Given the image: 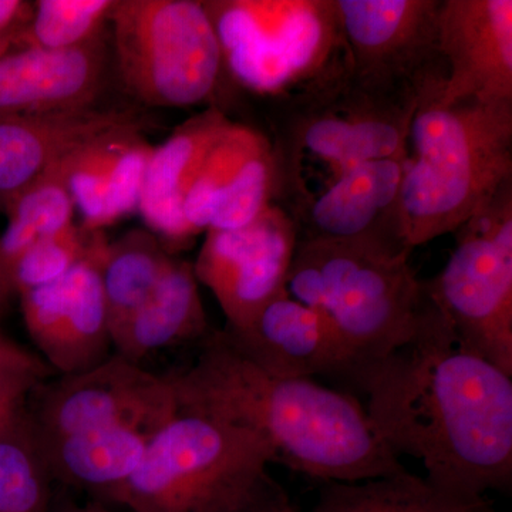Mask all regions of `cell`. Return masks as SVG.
<instances>
[{
	"instance_id": "obj_27",
	"label": "cell",
	"mask_w": 512,
	"mask_h": 512,
	"mask_svg": "<svg viewBox=\"0 0 512 512\" xmlns=\"http://www.w3.org/2000/svg\"><path fill=\"white\" fill-rule=\"evenodd\" d=\"M121 131L126 130L111 131L94 138L62 160L64 183L72 195L74 207L82 214V228L86 231L104 229V204L111 157Z\"/></svg>"
},
{
	"instance_id": "obj_20",
	"label": "cell",
	"mask_w": 512,
	"mask_h": 512,
	"mask_svg": "<svg viewBox=\"0 0 512 512\" xmlns=\"http://www.w3.org/2000/svg\"><path fill=\"white\" fill-rule=\"evenodd\" d=\"M170 420L123 421L57 437L33 434L55 485L110 504Z\"/></svg>"
},
{
	"instance_id": "obj_34",
	"label": "cell",
	"mask_w": 512,
	"mask_h": 512,
	"mask_svg": "<svg viewBox=\"0 0 512 512\" xmlns=\"http://www.w3.org/2000/svg\"><path fill=\"white\" fill-rule=\"evenodd\" d=\"M28 399H16L0 403V434L8 429L13 421L18 420L20 414L25 412Z\"/></svg>"
},
{
	"instance_id": "obj_21",
	"label": "cell",
	"mask_w": 512,
	"mask_h": 512,
	"mask_svg": "<svg viewBox=\"0 0 512 512\" xmlns=\"http://www.w3.org/2000/svg\"><path fill=\"white\" fill-rule=\"evenodd\" d=\"M232 119L218 107H208L180 124L153 148L148 161L138 212L147 229L174 242L191 239L183 217L187 191L211 147Z\"/></svg>"
},
{
	"instance_id": "obj_7",
	"label": "cell",
	"mask_w": 512,
	"mask_h": 512,
	"mask_svg": "<svg viewBox=\"0 0 512 512\" xmlns=\"http://www.w3.org/2000/svg\"><path fill=\"white\" fill-rule=\"evenodd\" d=\"M227 92L237 87L268 109L348 70L335 0H208Z\"/></svg>"
},
{
	"instance_id": "obj_26",
	"label": "cell",
	"mask_w": 512,
	"mask_h": 512,
	"mask_svg": "<svg viewBox=\"0 0 512 512\" xmlns=\"http://www.w3.org/2000/svg\"><path fill=\"white\" fill-rule=\"evenodd\" d=\"M117 0H37L16 47L66 50L86 45L109 32Z\"/></svg>"
},
{
	"instance_id": "obj_32",
	"label": "cell",
	"mask_w": 512,
	"mask_h": 512,
	"mask_svg": "<svg viewBox=\"0 0 512 512\" xmlns=\"http://www.w3.org/2000/svg\"><path fill=\"white\" fill-rule=\"evenodd\" d=\"M33 15V2L0 0V36L19 33Z\"/></svg>"
},
{
	"instance_id": "obj_5",
	"label": "cell",
	"mask_w": 512,
	"mask_h": 512,
	"mask_svg": "<svg viewBox=\"0 0 512 512\" xmlns=\"http://www.w3.org/2000/svg\"><path fill=\"white\" fill-rule=\"evenodd\" d=\"M410 255L373 239L298 241L286 292L328 318L355 369L412 342L434 311Z\"/></svg>"
},
{
	"instance_id": "obj_25",
	"label": "cell",
	"mask_w": 512,
	"mask_h": 512,
	"mask_svg": "<svg viewBox=\"0 0 512 512\" xmlns=\"http://www.w3.org/2000/svg\"><path fill=\"white\" fill-rule=\"evenodd\" d=\"M53 490L25 409L0 434V512H50Z\"/></svg>"
},
{
	"instance_id": "obj_15",
	"label": "cell",
	"mask_w": 512,
	"mask_h": 512,
	"mask_svg": "<svg viewBox=\"0 0 512 512\" xmlns=\"http://www.w3.org/2000/svg\"><path fill=\"white\" fill-rule=\"evenodd\" d=\"M444 103H512V0H441Z\"/></svg>"
},
{
	"instance_id": "obj_19",
	"label": "cell",
	"mask_w": 512,
	"mask_h": 512,
	"mask_svg": "<svg viewBox=\"0 0 512 512\" xmlns=\"http://www.w3.org/2000/svg\"><path fill=\"white\" fill-rule=\"evenodd\" d=\"M406 160L372 161L350 171L289 217L298 241L373 239L404 249L399 192Z\"/></svg>"
},
{
	"instance_id": "obj_35",
	"label": "cell",
	"mask_w": 512,
	"mask_h": 512,
	"mask_svg": "<svg viewBox=\"0 0 512 512\" xmlns=\"http://www.w3.org/2000/svg\"><path fill=\"white\" fill-rule=\"evenodd\" d=\"M261 512H295V510H293L288 495L284 494L281 495L278 500H275L274 503H271L268 505V507H265Z\"/></svg>"
},
{
	"instance_id": "obj_22",
	"label": "cell",
	"mask_w": 512,
	"mask_h": 512,
	"mask_svg": "<svg viewBox=\"0 0 512 512\" xmlns=\"http://www.w3.org/2000/svg\"><path fill=\"white\" fill-rule=\"evenodd\" d=\"M192 262L174 256L156 288L113 335L114 353L141 365L151 353L204 340L207 315Z\"/></svg>"
},
{
	"instance_id": "obj_18",
	"label": "cell",
	"mask_w": 512,
	"mask_h": 512,
	"mask_svg": "<svg viewBox=\"0 0 512 512\" xmlns=\"http://www.w3.org/2000/svg\"><path fill=\"white\" fill-rule=\"evenodd\" d=\"M146 131L140 111L93 106L46 114H0V205L53 165L111 131Z\"/></svg>"
},
{
	"instance_id": "obj_3",
	"label": "cell",
	"mask_w": 512,
	"mask_h": 512,
	"mask_svg": "<svg viewBox=\"0 0 512 512\" xmlns=\"http://www.w3.org/2000/svg\"><path fill=\"white\" fill-rule=\"evenodd\" d=\"M421 101L410 126L399 224L407 248L454 234L512 181V103Z\"/></svg>"
},
{
	"instance_id": "obj_31",
	"label": "cell",
	"mask_w": 512,
	"mask_h": 512,
	"mask_svg": "<svg viewBox=\"0 0 512 512\" xmlns=\"http://www.w3.org/2000/svg\"><path fill=\"white\" fill-rule=\"evenodd\" d=\"M55 375L32 350L8 339L0 346V403L28 399L39 384Z\"/></svg>"
},
{
	"instance_id": "obj_23",
	"label": "cell",
	"mask_w": 512,
	"mask_h": 512,
	"mask_svg": "<svg viewBox=\"0 0 512 512\" xmlns=\"http://www.w3.org/2000/svg\"><path fill=\"white\" fill-rule=\"evenodd\" d=\"M312 512H498L487 495L441 488L409 470L359 483H325Z\"/></svg>"
},
{
	"instance_id": "obj_10",
	"label": "cell",
	"mask_w": 512,
	"mask_h": 512,
	"mask_svg": "<svg viewBox=\"0 0 512 512\" xmlns=\"http://www.w3.org/2000/svg\"><path fill=\"white\" fill-rule=\"evenodd\" d=\"M335 5L353 83L417 104L443 92L441 0H335Z\"/></svg>"
},
{
	"instance_id": "obj_14",
	"label": "cell",
	"mask_w": 512,
	"mask_h": 512,
	"mask_svg": "<svg viewBox=\"0 0 512 512\" xmlns=\"http://www.w3.org/2000/svg\"><path fill=\"white\" fill-rule=\"evenodd\" d=\"M274 151L256 126L232 120L222 131L184 198L191 238L208 229H237L256 220L275 200Z\"/></svg>"
},
{
	"instance_id": "obj_12",
	"label": "cell",
	"mask_w": 512,
	"mask_h": 512,
	"mask_svg": "<svg viewBox=\"0 0 512 512\" xmlns=\"http://www.w3.org/2000/svg\"><path fill=\"white\" fill-rule=\"evenodd\" d=\"M296 244L292 218L275 204L245 227L205 231L194 274L217 299L227 328L247 325L286 291Z\"/></svg>"
},
{
	"instance_id": "obj_33",
	"label": "cell",
	"mask_w": 512,
	"mask_h": 512,
	"mask_svg": "<svg viewBox=\"0 0 512 512\" xmlns=\"http://www.w3.org/2000/svg\"><path fill=\"white\" fill-rule=\"evenodd\" d=\"M50 512H119L111 510L109 504L101 503V501L92 500L86 503H80L73 498L72 491L67 488L55 485L53 490L52 505Z\"/></svg>"
},
{
	"instance_id": "obj_30",
	"label": "cell",
	"mask_w": 512,
	"mask_h": 512,
	"mask_svg": "<svg viewBox=\"0 0 512 512\" xmlns=\"http://www.w3.org/2000/svg\"><path fill=\"white\" fill-rule=\"evenodd\" d=\"M143 133L126 130L117 137L107 181L104 228L134 214L140 207L144 177L154 148Z\"/></svg>"
},
{
	"instance_id": "obj_28",
	"label": "cell",
	"mask_w": 512,
	"mask_h": 512,
	"mask_svg": "<svg viewBox=\"0 0 512 512\" xmlns=\"http://www.w3.org/2000/svg\"><path fill=\"white\" fill-rule=\"evenodd\" d=\"M8 220L35 231L39 238L57 234L74 224L72 195L64 183L62 161L0 205Z\"/></svg>"
},
{
	"instance_id": "obj_2",
	"label": "cell",
	"mask_w": 512,
	"mask_h": 512,
	"mask_svg": "<svg viewBox=\"0 0 512 512\" xmlns=\"http://www.w3.org/2000/svg\"><path fill=\"white\" fill-rule=\"evenodd\" d=\"M178 412L255 431L278 463L325 483H359L407 468L373 429L365 407L312 379L268 375L212 330L197 360L167 375Z\"/></svg>"
},
{
	"instance_id": "obj_4",
	"label": "cell",
	"mask_w": 512,
	"mask_h": 512,
	"mask_svg": "<svg viewBox=\"0 0 512 512\" xmlns=\"http://www.w3.org/2000/svg\"><path fill=\"white\" fill-rule=\"evenodd\" d=\"M419 104L350 80L348 70L268 110L274 151V204L291 215L350 171L377 160H406Z\"/></svg>"
},
{
	"instance_id": "obj_11",
	"label": "cell",
	"mask_w": 512,
	"mask_h": 512,
	"mask_svg": "<svg viewBox=\"0 0 512 512\" xmlns=\"http://www.w3.org/2000/svg\"><path fill=\"white\" fill-rule=\"evenodd\" d=\"M26 413L36 436L57 437L123 421L170 420L178 406L167 376L113 353L83 372L49 377L30 394Z\"/></svg>"
},
{
	"instance_id": "obj_9",
	"label": "cell",
	"mask_w": 512,
	"mask_h": 512,
	"mask_svg": "<svg viewBox=\"0 0 512 512\" xmlns=\"http://www.w3.org/2000/svg\"><path fill=\"white\" fill-rule=\"evenodd\" d=\"M454 234L453 254L424 289L458 349L512 376V181Z\"/></svg>"
},
{
	"instance_id": "obj_24",
	"label": "cell",
	"mask_w": 512,
	"mask_h": 512,
	"mask_svg": "<svg viewBox=\"0 0 512 512\" xmlns=\"http://www.w3.org/2000/svg\"><path fill=\"white\" fill-rule=\"evenodd\" d=\"M174 255L150 229L136 228L109 242L101 262V285L111 338L146 301Z\"/></svg>"
},
{
	"instance_id": "obj_29",
	"label": "cell",
	"mask_w": 512,
	"mask_h": 512,
	"mask_svg": "<svg viewBox=\"0 0 512 512\" xmlns=\"http://www.w3.org/2000/svg\"><path fill=\"white\" fill-rule=\"evenodd\" d=\"M92 234L82 225L73 224L57 234L37 239L13 271V296L19 298L22 293L63 278L86 255Z\"/></svg>"
},
{
	"instance_id": "obj_13",
	"label": "cell",
	"mask_w": 512,
	"mask_h": 512,
	"mask_svg": "<svg viewBox=\"0 0 512 512\" xmlns=\"http://www.w3.org/2000/svg\"><path fill=\"white\" fill-rule=\"evenodd\" d=\"M107 241L94 231L82 261L63 278L19 296L33 345L55 375H72L113 355V338L101 285Z\"/></svg>"
},
{
	"instance_id": "obj_1",
	"label": "cell",
	"mask_w": 512,
	"mask_h": 512,
	"mask_svg": "<svg viewBox=\"0 0 512 512\" xmlns=\"http://www.w3.org/2000/svg\"><path fill=\"white\" fill-rule=\"evenodd\" d=\"M348 380L377 436L420 460L431 483L464 495L510 490L512 376L458 349L436 308L412 342Z\"/></svg>"
},
{
	"instance_id": "obj_16",
	"label": "cell",
	"mask_w": 512,
	"mask_h": 512,
	"mask_svg": "<svg viewBox=\"0 0 512 512\" xmlns=\"http://www.w3.org/2000/svg\"><path fill=\"white\" fill-rule=\"evenodd\" d=\"M221 333L232 348L268 375L348 379L353 369L352 356L328 318L286 291L266 303L247 325L225 326Z\"/></svg>"
},
{
	"instance_id": "obj_36",
	"label": "cell",
	"mask_w": 512,
	"mask_h": 512,
	"mask_svg": "<svg viewBox=\"0 0 512 512\" xmlns=\"http://www.w3.org/2000/svg\"><path fill=\"white\" fill-rule=\"evenodd\" d=\"M19 33H12V35L0 36V56L3 53L9 52L12 47H16V42H18Z\"/></svg>"
},
{
	"instance_id": "obj_8",
	"label": "cell",
	"mask_w": 512,
	"mask_h": 512,
	"mask_svg": "<svg viewBox=\"0 0 512 512\" xmlns=\"http://www.w3.org/2000/svg\"><path fill=\"white\" fill-rule=\"evenodd\" d=\"M109 33L111 63L138 104L222 110L227 80L221 47L200 0H117Z\"/></svg>"
},
{
	"instance_id": "obj_17",
	"label": "cell",
	"mask_w": 512,
	"mask_h": 512,
	"mask_svg": "<svg viewBox=\"0 0 512 512\" xmlns=\"http://www.w3.org/2000/svg\"><path fill=\"white\" fill-rule=\"evenodd\" d=\"M110 33L66 50L12 47L0 56V114L99 106L111 63Z\"/></svg>"
},
{
	"instance_id": "obj_6",
	"label": "cell",
	"mask_w": 512,
	"mask_h": 512,
	"mask_svg": "<svg viewBox=\"0 0 512 512\" xmlns=\"http://www.w3.org/2000/svg\"><path fill=\"white\" fill-rule=\"evenodd\" d=\"M274 447L229 421L178 412L110 504L130 512H261L285 494Z\"/></svg>"
}]
</instances>
